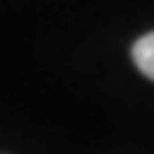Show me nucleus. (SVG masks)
<instances>
[{
	"instance_id": "nucleus-1",
	"label": "nucleus",
	"mask_w": 154,
	"mask_h": 154,
	"mask_svg": "<svg viewBox=\"0 0 154 154\" xmlns=\"http://www.w3.org/2000/svg\"><path fill=\"white\" fill-rule=\"evenodd\" d=\"M133 60H135L138 70H141L146 79L154 81V32H149V35H143V38L135 41V46H133Z\"/></svg>"
}]
</instances>
